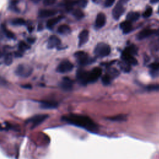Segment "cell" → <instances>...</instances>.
I'll return each mask as SVG.
<instances>
[{"instance_id": "obj_34", "label": "cell", "mask_w": 159, "mask_h": 159, "mask_svg": "<svg viewBox=\"0 0 159 159\" xmlns=\"http://www.w3.org/2000/svg\"><path fill=\"white\" fill-rule=\"evenodd\" d=\"M115 0H105V6L110 7L114 4Z\"/></svg>"}, {"instance_id": "obj_17", "label": "cell", "mask_w": 159, "mask_h": 159, "mask_svg": "<svg viewBox=\"0 0 159 159\" xmlns=\"http://www.w3.org/2000/svg\"><path fill=\"white\" fill-rule=\"evenodd\" d=\"M121 29L123 30V32L125 34H128L132 30L131 23L129 21H124L120 24Z\"/></svg>"}, {"instance_id": "obj_14", "label": "cell", "mask_w": 159, "mask_h": 159, "mask_svg": "<svg viewBox=\"0 0 159 159\" xmlns=\"http://www.w3.org/2000/svg\"><path fill=\"white\" fill-rule=\"evenodd\" d=\"M155 31L150 29H144L142 31H141L137 35V38L139 40L144 39L146 37H148L149 36H151L153 34L155 33Z\"/></svg>"}, {"instance_id": "obj_27", "label": "cell", "mask_w": 159, "mask_h": 159, "mask_svg": "<svg viewBox=\"0 0 159 159\" xmlns=\"http://www.w3.org/2000/svg\"><path fill=\"white\" fill-rule=\"evenodd\" d=\"M4 62L7 65H11L13 62V56L11 54H8L6 55L5 59H4Z\"/></svg>"}, {"instance_id": "obj_30", "label": "cell", "mask_w": 159, "mask_h": 159, "mask_svg": "<svg viewBox=\"0 0 159 159\" xmlns=\"http://www.w3.org/2000/svg\"><path fill=\"white\" fill-rule=\"evenodd\" d=\"M152 9L151 8H148L144 13L143 16L144 17H146V18L147 17H147H150L152 15Z\"/></svg>"}, {"instance_id": "obj_22", "label": "cell", "mask_w": 159, "mask_h": 159, "mask_svg": "<svg viewBox=\"0 0 159 159\" xmlns=\"http://www.w3.org/2000/svg\"><path fill=\"white\" fill-rule=\"evenodd\" d=\"M139 14L138 13H134V12H130L129 13L128 16H127V21L131 22L137 21L139 18Z\"/></svg>"}, {"instance_id": "obj_38", "label": "cell", "mask_w": 159, "mask_h": 159, "mask_svg": "<svg viewBox=\"0 0 159 159\" xmlns=\"http://www.w3.org/2000/svg\"><path fill=\"white\" fill-rule=\"evenodd\" d=\"M22 87L24 88H31V85H29V84H27V85H22Z\"/></svg>"}, {"instance_id": "obj_32", "label": "cell", "mask_w": 159, "mask_h": 159, "mask_svg": "<svg viewBox=\"0 0 159 159\" xmlns=\"http://www.w3.org/2000/svg\"><path fill=\"white\" fill-rule=\"evenodd\" d=\"M150 67L153 70H159V63H153L150 65Z\"/></svg>"}, {"instance_id": "obj_1", "label": "cell", "mask_w": 159, "mask_h": 159, "mask_svg": "<svg viewBox=\"0 0 159 159\" xmlns=\"http://www.w3.org/2000/svg\"><path fill=\"white\" fill-rule=\"evenodd\" d=\"M62 119L69 124L85 129L88 132L96 133L98 130L97 124L92 119L85 115L70 114L64 116Z\"/></svg>"}, {"instance_id": "obj_16", "label": "cell", "mask_w": 159, "mask_h": 159, "mask_svg": "<svg viewBox=\"0 0 159 159\" xmlns=\"http://www.w3.org/2000/svg\"><path fill=\"white\" fill-rule=\"evenodd\" d=\"M58 104L55 102L43 101L41 103L40 107L43 109H54L57 107Z\"/></svg>"}, {"instance_id": "obj_10", "label": "cell", "mask_w": 159, "mask_h": 159, "mask_svg": "<svg viewBox=\"0 0 159 159\" xmlns=\"http://www.w3.org/2000/svg\"><path fill=\"white\" fill-rule=\"evenodd\" d=\"M89 38V32L87 30H84L80 32L79 35V46L83 45L86 43Z\"/></svg>"}, {"instance_id": "obj_40", "label": "cell", "mask_w": 159, "mask_h": 159, "mask_svg": "<svg viewBox=\"0 0 159 159\" xmlns=\"http://www.w3.org/2000/svg\"><path fill=\"white\" fill-rule=\"evenodd\" d=\"M32 1H33L35 3H38L40 1V0H32Z\"/></svg>"}, {"instance_id": "obj_28", "label": "cell", "mask_w": 159, "mask_h": 159, "mask_svg": "<svg viewBox=\"0 0 159 159\" xmlns=\"http://www.w3.org/2000/svg\"><path fill=\"white\" fill-rule=\"evenodd\" d=\"M73 15H74L78 19L82 18L83 16V13L80 10V9H77V10L75 11L74 13H73Z\"/></svg>"}, {"instance_id": "obj_9", "label": "cell", "mask_w": 159, "mask_h": 159, "mask_svg": "<svg viewBox=\"0 0 159 159\" xmlns=\"http://www.w3.org/2000/svg\"><path fill=\"white\" fill-rule=\"evenodd\" d=\"M77 78L79 82L83 85H86L88 83V72L84 70H79L77 74Z\"/></svg>"}, {"instance_id": "obj_31", "label": "cell", "mask_w": 159, "mask_h": 159, "mask_svg": "<svg viewBox=\"0 0 159 159\" xmlns=\"http://www.w3.org/2000/svg\"><path fill=\"white\" fill-rule=\"evenodd\" d=\"M76 3L80 7L84 8L85 7L87 4V1L86 0H78V1H77Z\"/></svg>"}, {"instance_id": "obj_18", "label": "cell", "mask_w": 159, "mask_h": 159, "mask_svg": "<svg viewBox=\"0 0 159 159\" xmlns=\"http://www.w3.org/2000/svg\"><path fill=\"white\" fill-rule=\"evenodd\" d=\"M73 83L70 79L68 77H65L63 79V82L62 83V87L66 90H69L72 88Z\"/></svg>"}, {"instance_id": "obj_8", "label": "cell", "mask_w": 159, "mask_h": 159, "mask_svg": "<svg viewBox=\"0 0 159 159\" xmlns=\"http://www.w3.org/2000/svg\"><path fill=\"white\" fill-rule=\"evenodd\" d=\"M124 11V8L123 4L119 3L115 6L113 11V16L115 20H119V17L123 15Z\"/></svg>"}, {"instance_id": "obj_37", "label": "cell", "mask_w": 159, "mask_h": 159, "mask_svg": "<svg viewBox=\"0 0 159 159\" xmlns=\"http://www.w3.org/2000/svg\"><path fill=\"white\" fill-rule=\"evenodd\" d=\"M27 41H28V43H29L31 44H33L35 42V39H34V38H29V39H27Z\"/></svg>"}, {"instance_id": "obj_5", "label": "cell", "mask_w": 159, "mask_h": 159, "mask_svg": "<svg viewBox=\"0 0 159 159\" xmlns=\"http://www.w3.org/2000/svg\"><path fill=\"white\" fill-rule=\"evenodd\" d=\"M49 117L47 114L36 115L29 119V123L32 124V128H34L43 123Z\"/></svg>"}, {"instance_id": "obj_15", "label": "cell", "mask_w": 159, "mask_h": 159, "mask_svg": "<svg viewBox=\"0 0 159 159\" xmlns=\"http://www.w3.org/2000/svg\"><path fill=\"white\" fill-rule=\"evenodd\" d=\"M57 11L53 9H43L39 12V16L40 17H49L55 16Z\"/></svg>"}, {"instance_id": "obj_35", "label": "cell", "mask_w": 159, "mask_h": 159, "mask_svg": "<svg viewBox=\"0 0 159 159\" xmlns=\"http://www.w3.org/2000/svg\"><path fill=\"white\" fill-rule=\"evenodd\" d=\"M149 90H159V85H150L148 86Z\"/></svg>"}, {"instance_id": "obj_26", "label": "cell", "mask_w": 159, "mask_h": 159, "mask_svg": "<svg viewBox=\"0 0 159 159\" xmlns=\"http://www.w3.org/2000/svg\"><path fill=\"white\" fill-rule=\"evenodd\" d=\"M19 48H20V50L21 52H23V51H25L27 49H29L30 48V47L26 43H24V42H21V43H20V45H19Z\"/></svg>"}, {"instance_id": "obj_23", "label": "cell", "mask_w": 159, "mask_h": 159, "mask_svg": "<svg viewBox=\"0 0 159 159\" xmlns=\"http://www.w3.org/2000/svg\"><path fill=\"white\" fill-rule=\"evenodd\" d=\"M102 82L105 85H109L111 82V76L108 74H106L102 77Z\"/></svg>"}, {"instance_id": "obj_6", "label": "cell", "mask_w": 159, "mask_h": 159, "mask_svg": "<svg viewBox=\"0 0 159 159\" xmlns=\"http://www.w3.org/2000/svg\"><path fill=\"white\" fill-rule=\"evenodd\" d=\"M102 70L100 68H93L90 72H88V82L94 83L101 77Z\"/></svg>"}, {"instance_id": "obj_36", "label": "cell", "mask_w": 159, "mask_h": 159, "mask_svg": "<svg viewBox=\"0 0 159 159\" xmlns=\"http://www.w3.org/2000/svg\"><path fill=\"white\" fill-rule=\"evenodd\" d=\"M6 82L5 80L0 76V86H3L4 85H6Z\"/></svg>"}, {"instance_id": "obj_11", "label": "cell", "mask_w": 159, "mask_h": 159, "mask_svg": "<svg viewBox=\"0 0 159 159\" xmlns=\"http://www.w3.org/2000/svg\"><path fill=\"white\" fill-rule=\"evenodd\" d=\"M60 44V40L55 36H52L50 37L48 41V47L52 49L59 46Z\"/></svg>"}, {"instance_id": "obj_39", "label": "cell", "mask_w": 159, "mask_h": 159, "mask_svg": "<svg viewBox=\"0 0 159 159\" xmlns=\"http://www.w3.org/2000/svg\"><path fill=\"white\" fill-rule=\"evenodd\" d=\"M157 2H159V0H151V3H156Z\"/></svg>"}, {"instance_id": "obj_42", "label": "cell", "mask_w": 159, "mask_h": 159, "mask_svg": "<svg viewBox=\"0 0 159 159\" xmlns=\"http://www.w3.org/2000/svg\"><path fill=\"white\" fill-rule=\"evenodd\" d=\"M158 11H159V9H158Z\"/></svg>"}, {"instance_id": "obj_12", "label": "cell", "mask_w": 159, "mask_h": 159, "mask_svg": "<svg viewBox=\"0 0 159 159\" xmlns=\"http://www.w3.org/2000/svg\"><path fill=\"white\" fill-rule=\"evenodd\" d=\"M106 24V16L103 13H99L96 19V26L98 28L103 27Z\"/></svg>"}, {"instance_id": "obj_4", "label": "cell", "mask_w": 159, "mask_h": 159, "mask_svg": "<svg viewBox=\"0 0 159 159\" xmlns=\"http://www.w3.org/2000/svg\"><path fill=\"white\" fill-rule=\"evenodd\" d=\"M73 68V65L68 60H64L59 65L57 70L59 73H65L72 71Z\"/></svg>"}, {"instance_id": "obj_24", "label": "cell", "mask_w": 159, "mask_h": 159, "mask_svg": "<svg viewBox=\"0 0 159 159\" xmlns=\"http://www.w3.org/2000/svg\"><path fill=\"white\" fill-rule=\"evenodd\" d=\"M120 67L121 68L124 70L126 72H128L130 71V65L128 64V63H126V62H121L120 64Z\"/></svg>"}, {"instance_id": "obj_3", "label": "cell", "mask_w": 159, "mask_h": 159, "mask_svg": "<svg viewBox=\"0 0 159 159\" xmlns=\"http://www.w3.org/2000/svg\"><path fill=\"white\" fill-rule=\"evenodd\" d=\"M15 73L17 76L27 78L29 77L32 73V68L25 64H21L18 65L15 70Z\"/></svg>"}, {"instance_id": "obj_41", "label": "cell", "mask_w": 159, "mask_h": 159, "mask_svg": "<svg viewBox=\"0 0 159 159\" xmlns=\"http://www.w3.org/2000/svg\"><path fill=\"white\" fill-rule=\"evenodd\" d=\"M0 56H1V53H0Z\"/></svg>"}, {"instance_id": "obj_19", "label": "cell", "mask_w": 159, "mask_h": 159, "mask_svg": "<svg viewBox=\"0 0 159 159\" xmlns=\"http://www.w3.org/2000/svg\"><path fill=\"white\" fill-rule=\"evenodd\" d=\"M57 31H58L59 33L60 34L67 35V34H70V31H71V29L68 25L63 24V25H61L59 27Z\"/></svg>"}, {"instance_id": "obj_25", "label": "cell", "mask_w": 159, "mask_h": 159, "mask_svg": "<svg viewBox=\"0 0 159 159\" xmlns=\"http://www.w3.org/2000/svg\"><path fill=\"white\" fill-rule=\"evenodd\" d=\"M25 23H26L25 21L21 18H17L13 21V24L15 25L22 26V25H24Z\"/></svg>"}, {"instance_id": "obj_13", "label": "cell", "mask_w": 159, "mask_h": 159, "mask_svg": "<svg viewBox=\"0 0 159 159\" xmlns=\"http://www.w3.org/2000/svg\"><path fill=\"white\" fill-rule=\"evenodd\" d=\"M122 59H123V60L124 62H126V63H128L129 65H135L137 63V60L135 59L132 55H129V54H127L123 53L122 54Z\"/></svg>"}, {"instance_id": "obj_7", "label": "cell", "mask_w": 159, "mask_h": 159, "mask_svg": "<svg viewBox=\"0 0 159 159\" xmlns=\"http://www.w3.org/2000/svg\"><path fill=\"white\" fill-rule=\"evenodd\" d=\"M75 57L78 62L81 65H86L90 62L88 55L84 52H78L75 54Z\"/></svg>"}, {"instance_id": "obj_20", "label": "cell", "mask_w": 159, "mask_h": 159, "mask_svg": "<svg viewBox=\"0 0 159 159\" xmlns=\"http://www.w3.org/2000/svg\"><path fill=\"white\" fill-rule=\"evenodd\" d=\"M62 20V17H53L51 18L47 22V26L49 28L52 27L55 24H57V23Z\"/></svg>"}, {"instance_id": "obj_2", "label": "cell", "mask_w": 159, "mask_h": 159, "mask_svg": "<svg viewBox=\"0 0 159 159\" xmlns=\"http://www.w3.org/2000/svg\"><path fill=\"white\" fill-rule=\"evenodd\" d=\"M111 52L110 47L105 43L98 44L95 47V54L98 57H104L108 55Z\"/></svg>"}, {"instance_id": "obj_33", "label": "cell", "mask_w": 159, "mask_h": 159, "mask_svg": "<svg viewBox=\"0 0 159 159\" xmlns=\"http://www.w3.org/2000/svg\"><path fill=\"white\" fill-rule=\"evenodd\" d=\"M5 34H6V36L9 39H13L14 37H15V34H14L12 32L9 31L8 30L5 31Z\"/></svg>"}, {"instance_id": "obj_21", "label": "cell", "mask_w": 159, "mask_h": 159, "mask_svg": "<svg viewBox=\"0 0 159 159\" xmlns=\"http://www.w3.org/2000/svg\"><path fill=\"white\" fill-rule=\"evenodd\" d=\"M137 52V49L136 47H135L134 45L128 47L126 48L123 51V53L127 54H129V55H131L132 56L134 55H135V54H136Z\"/></svg>"}, {"instance_id": "obj_29", "label": "cell", "mask_w": 159, "mask_h": 159, "mask_svg": "<svg viewBox=\"0 0 159 159\" xmlns=\"http://www.w3.org/2000/svg\"><path fill=\"white\" fill-rule=\"evenodd\" d=\"M56 2V0H44L43 4L45 6H52Z\"/></svg>"}]
</instances>
